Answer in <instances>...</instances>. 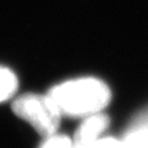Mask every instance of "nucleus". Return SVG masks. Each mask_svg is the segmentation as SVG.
Returning a JSON list of instances; mask_svg holds the SVG:
<instances>
[{
    "label": "nucleus",
    "instance_id": "1",
    "mask_svg": "<svg viewBox=\"0 0 148 148\" xmlns=\"http://www.w3.org/2000/svg\"><path fill=\"white\" fill-rule=\"evenodd\" d=\"M62 115L89 116L100 112L110 101L108 85L95 78H80L61 83L48 92Z\"/></svg>",
    "mask_w": 148,
    "mask_h": 148
},
{
    "label": "nucleus",
    "instance_id": "2",
    "mask_svg": "<svg viewBox=\"0 0 148 148\" xmlns=\"http://www.w3.org/2000/svg\"><path fill=\"white\" fill-rule=\"evenodd\" d=\"M12 110L43 137L57 133L62 112L49 94L21 95L14 101Z\"/></svg>",
    "mask_w": 148,
    "mask_h": 148
},
{
    "label": "nucleus",
    "instance_id": "3",
    "mask_svg": "<svg viewBox=\"0 0 148 148\" xmlns=\"http://www.w3.org/2000/svg\"><path fill=\"white\" fill-rule=\"evenodd\" d=\"M108 126V117L100 112L89 115L78 127L75 138L73 142L75 143H90L99 140Z\"/></svg>",
    "mask_w": 148,
    "mask_h": 148
},
{
    "label": "nucleus",
    "instance_id": "4",
    "mask_svg": "<svg viewBox=\"0 0 148 148\" xmlns=\"http://www.w3.org/2000/svg\"><path fill=\"white\" fill-rule=\"evenodd\" d=\"M17 89V77L11 69L0 66V103L6 101Z\"/></svg>",
    "mask_w": 148,
    "mask_h": 148
},
{
    "label": "nucleus",
    "instance_id": "5",
    "mask_svg": "<svg viewBox=\"0 0 148 148\" xmlns=\"http://www.w3.org/2000/svg\"><path fill=\"white\" fill-rule=\"evenodd\" d=\"M123 148H148V130H141L122 142Z\"/></svg>",
    "mask_w": 148,
    "mask_h": 148
},
{
    "label": "nucleus",
    "instance_id": "6",
    "mask_svg": "<svg viewBox=\"0 0 148 148\" xmlns=\"http://www.w3.org/2000/svg\"><path fill=\"white\" fill-rule=\"evenodd\" d=\"M72 148H123L122 142L116 141L114 138L100 137L99 140L90 143H75L73 142Z\"/></svg>",
    "mask_w": 148,
    "mask_h": 148
},
{
    "label": "nucleus",
    "instance_id": "7",
    "mask_svg": "<svg viewBox=\"0 0 148 148\" xmlns=\"http://www.w3.org/2000/svg\"><path fill=\"white\" fill-rule=\"evenodd\" d=\"M72 147H73V141L69 137L54 133V135L46 137V140L38 148H72Z\"/></svg>",
    "mask_w": 148,
    "mask_h": 148
}]
</instances>
